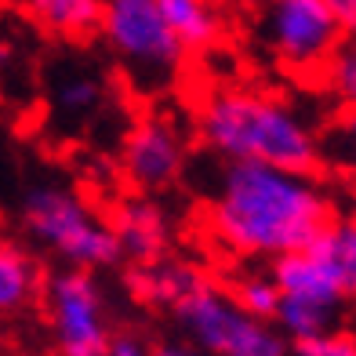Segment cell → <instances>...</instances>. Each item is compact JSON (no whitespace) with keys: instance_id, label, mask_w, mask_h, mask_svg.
Masks as SVG:
<instances>
[{"instance_id":"6da1fadb","label":"cell","mask_w":356,"mask_h":356,"mask_svg":"<svg viewBox=\"0 0 356 356\" xmlns=\"http://www.w3.org/2000/svg\"><path fill=\"white\" fill-rule=\"evenodd\" d=\"M334 200L313 171H284L236 160L225 164L204 207L211 240L240 258H277L302 251L327 229Z\"/></svg>"},{"instance_id":"7a4b0ae2","label":"cell","mask_w":356,"mask_h":356,"mask_svg":"<svg viewBox=\"0 0 356 356\" xmlns=\"http://www.w3.org/2000/svg\"><path fill=\"white\" fill-rule=\"evenodd\" d=\"M197 135L222 164L251 160L284 171H313L323 164L320 135L309 117L258 88H215L197 106Z\"/></svg>"},{"instance_id":"3957f363","label":"cell","mask_w":356,"mask_h":356,"mask_svg":"<svg viewBox=\"0 0 356 356\" xmlns=\"http://www.w3.org/2000/svg\"><path fill=\"white\" fill-rule=\"evenodd\" d=\"M22 233L37 248L55 254L58 262L73 269H109L120 262L117 236L109 229V218H102L95 207L58 182H37L26 189L19 207Z\"/></svg>"},{"instance_id":"277c9868","label":"cell","mask_w":356,"mask_h":356,"mask_svg":"<svg viewBox=\"0 0 356 356\" xmlns=\"http://www.w3.org/2000/svg\"><path fill=\"white\" fill-rule=\"evenodd\" d=\"M99 37L142 91L171 88L186 66V51L168 29L156 0H102Z\"/></svg>"},{"instance_id":"5b68a950","label":"cell","mask_w":356,"mask_h":356,"mask_svg":"<svg viewBox=\"0 0 356 356\" xmlns=\"http://www.w3.org/2000/svg\"><path fill=\"white\" fill-rule=\"evenodd\" d=\"M171 313L182 327V338L204 356H291L287 338L269 320L248 316L215 280L200 284Z\"/></svg>"},{"instance_id":"8992f818","label":"cell","mask_w":356,"mask_h":356,"mask_svg":"<svg viewBox=\"0 0 356 356\" xmlns=\"http://www.w3.org/2000/svg\"><path fill=\"white\" fill-rule=\"evenodd\" d=\"M40 309L51 334L55 356H106L113 334V316L106 291L91 269L62 266L44 277Z\"/></svg>"},{"instance_id":"52a82bcc","label":"cell","mask_w":356,"mask_h":356,"mask_svg":"<svg viewBox=\"0 0 356 356\" xmlns=\"http://www.w3.org/2000/svg\"><path fill=\"white\" fill-rule=\"evenodd\" d=\"M254 33L266 55L287 76L320 80L342 33L323 0H262L254 15Z\"/></svg>"},{"instance_id":"ba28073f","label":"cell","mask_w":356,"mask_h":356,"mask_svg":"<svg viewBox=\"0 0 356 356\" xmlns=\"http://www.w3.org/2000/svg\"><path fill=\"white\" fill-rule=\"evenodd\" d=\"M186 160L189 149L182 131L175 120L160 117V113L138 117L120 142V171L138 193L171 189L186 175Z\"/></svg>"},{"instance_id":"9c48e42d","label":"cell","mask_w":356,"mask_h":356,"mask_svg":"<svg viewBox=\"0 0 356 356\" xmlns=\"http://www.w3.org/2000/svg\"><path fill=\"white\" fill-rule=\"evenodd\" d=\"M266 273H269V280L277 284L280 298L305 302V305H320V309H331V313H342L346 302H349L342 284L331 277V269L323 266L309 248L277 254Z\"/></svg>"},{"instance_id":"30bf717a","label":"cell","mask_w":356,"mask_h":356,"mask_svg":"<svg viewBox=\"0 0 356 356\" xmlns=\"http://www.w3.org/2000/svg\"><path fill=\"white\" fill-rule=\"evenodd\" d=\"M109 229L117 236L120 258H127V262H135V266L160 262L168 244H171V222L149 197L124 200L117 207V215L109 218Z\"/></svg>"},{"instance_id":"8fae6325","label":"cell","mask_w":356,"mask_h":356,"mask_svg":"<svg viewBox=\"0 0 356 356\" xmlns=\"http://www.w3.org/2000/svg\"><path fill=\"white\" fill-rule=\"evenodd\" d=\"M44 266L22 240L0 236V320L26 316L40 305L44 291Z\"/></svg>"},{"instance_id":"7c38bea8","label":"cell","mask_w":356,"mask_h":356,"mask_svg":"<svg viewBox=\"0 0 356 356\" xmlns=\"http://www.w3.org/2000/svg\"><path fill=\"white\" fill-rule=\"evenodd\" d=\"M156 8L186 55L215 51L225 37V11L218 0H156Z\"/></svg>"},{"instance_id":"4fadbf2b","label":"cell","mask_w":356,"mask_h":356,"mask_svg":"<svg viewBox=\"0 0 356 356\" xmlns=\"http://www.w3.org/2000/svg\"><path fill=\"white\" fill-rule=\"evenodd\" d=\"M211 277L193 266V262H153V266H135L131 277H127V284H131L135 298L156 305V309H175L178 302H186L193 291H197L200 284H207Z\"/></svg>"},{"instance_id":"5bb4252c","label":"cell","mask_w":356,"mask_h":356,"mask_svg":"<svg viewBox=\"0 0 356 356\" xmlns=\"http://www.w3.org/2000/svg\"><path fill=\"white\" fill-rule=\"evenodd\" d=\"M33 22L62 40H88L99 33L102 0H22Z\"/></svg>"},{"instance_id":"9a60e30c","label":"cell","mask_w":356,"mask_h":356,"mask_svg":"<svg viewBox=\"0 0 356 356\" xmlns=\"http://www.w3.org/2000/svg\"><path fill=\"white\" fill-rule=\"evenodd\" d=\"M309 251L331 269V277L342 284L346 298H356V218H331Z\"/></svg>"},{"instance_id":"2e32d148","label":"cell","mask_w":356,"mask_h":356,"mask_svg":"<svg viewBox=\"0 0 356 356\" xmlns=\"http://www.w3.org/2000/svg\"><path fill=\"white\" fill-rule=\"evenodd\" d=\"M102 102H106V84L95 73H70L55 88V109L62 117H73V120L95 117Z\"/></svg>"},{"instance_id":"e0dca14e","label":"cell","mask_w":356,"mask_h":356,"mask_svg":"<svg viewBox=\"0 0 356 356\" xmlns=\"http://www.w3.org/2000/svg\"><path fill=\"white\" fill-rule=\"evenodd\" d=\"M320 84L346 113H356V37L338 40V47L320 73Z\"/></svg>"},{"instance_id":"ac0fdd59","label":"cell","mask_w":356,"mask_h":356,"mask_svg":"<svg viewBox=\"0 0 356 356\" xmlns=\"http://www.w3.org/2000/svg\"><path fill=\"white\" fill-rule=\"evenodd\" d=\"M225 291H229V298H233L248 316L269 320V323H273V316H277L280 291H277V284L269 280V273H244V277H236Z\"/></svg>"},{"instance_id":"d6986e66","label":"cell","mask_w":356,"mask_h":356,"mask_svg":"<svg viewBox=\"0 0 356 356\" xmlns=\"http://www.w3.org/2000/svg\"><path fill=\"white\" fill-rule=\"evenodd\" d=\"M320 149H323V160H331V164L356 186V113H346V117L320 138Z\"/></svg>"},{"instance_id":"ffe728a7","label":"cell","mask_w":356,"mask_h":356,"mask_svg":"<svg viewBox=\"0 0 356 356\" xmlns=\"http://www.w3.org/2000/svg\"><path fill=\"white\" fill-rule=\"evenodd\" d=\"M295 356H356V334L334 327L327 334L295 342Z\"/></svg>"},{"instance_id":"44dd1931","label":"cell","mask_w":356,"mask_h":356,"mask_svg":"<svg viewBox=\"0 0 356 356\" xmlns=\"http://www.w3.org/2000/svg\"><path fill=\"white\" fill-rule=\"evenodd\" d=\"M106 356H149V342L135 331H117L106 349Z\"/></svg>"},{"instance_id":"7402d4cb","label":"cell","mask_w":356,"mask_h":356,"mask_svg":"<svg viewBox=\"0 0 356 356\" xmlns=\"http://www.w3.org/2000/svg\"><path fill=\"white\" fill-rule=\"evenodd\" d=\"M342 37H356V0H323Z\"/></svg>"},{"instance_id":"603a6c76","label":"cell","mask_w":356,"mask_h":356,"mask_svg":"<svg viewBox=\"0 0 356 356\" xmlns=\"http://www.w3.org/2000/svg\"><path fill=\"white\" fill-rule=\"evenodd\" d=\"M149 356H204V353L193 342H186V338H164V342L149 346Z\"/></svg>"},{"instance_id":"cb8c5ba5","label":"cell","mask_w":356,"mask_h":356,"mask_svg":"<svg viewBox=\"0 0 356 356\" xmlns=\"http://www.w3.org/2000/svg\"><path fill=\"white\" fill-rule=\"evenodd\" d=\"M349 218H356V193H353V215Z\"/></svg>"},{"instance_id":"d4e9b609","label":"cell","mask_w":356,"mask_h":356,"mask_svg":"<svg viewBox=\"0 0 356 356\" xmlns=\"http://www.w3.org/2000/svg\"><path fill=\"white\" fill-rule=\"evenodd\" d=\"M33 356H55V353H33Z\"/></svg>"}]
</instances>
